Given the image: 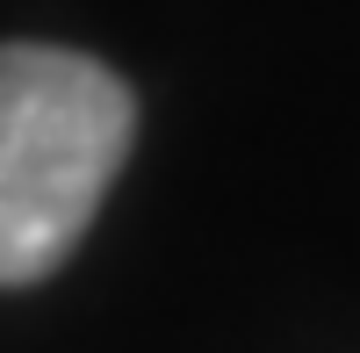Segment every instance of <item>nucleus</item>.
Instances as JSON below:
<instances>
[{
  "mask_svg": "<svg viewBox=\"0 0 360 353\" xmlns=\"http://www.w3.org/2000/svg\"><path fill=\"white\" fill-rule=\"evenodd\" d=\"M137 101L101 58L0 44V288L44 281L101 217Z\"/></svg>",
  "mask_w": 360,
  "mask_h": 353,
  "instance_id": "obj_1",
  "label": "nucleus"
}]
</instances>
